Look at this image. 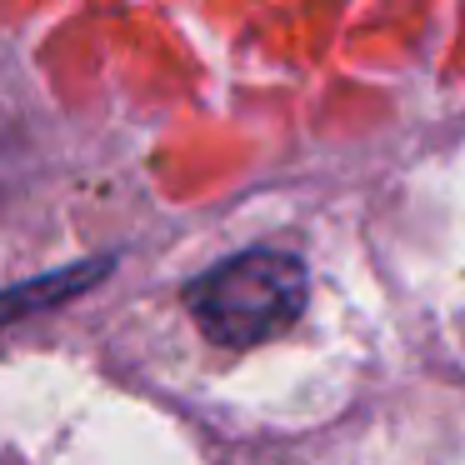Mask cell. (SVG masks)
Instances as JSON below:
<instances>
[{
	"mask_svg": "<svg viewBox=\"0 0 465 465\" xmlns=\"http://www.w3.org/2000/svg\"><path fill=\"white\" fill-rule=\"evenodd\" d=\"M195 325L215 345H261L281 335L305 305V271L281 251H241L185 291Z\"/></svg>",
	"mask_w": 465,
	"mask_h": 465,
	"instance_id": "obj_1",
	"label": "cell"
}]
</instances>
